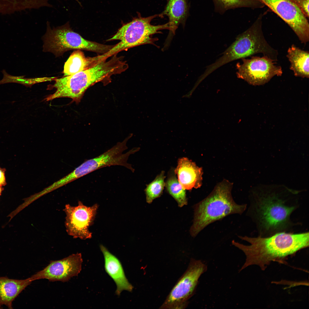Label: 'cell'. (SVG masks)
<instances>
[{
	"mask_svg": "<svg viewBox=\"0 0 309 309\" xmlns=\"http://www.w3.org/2000/svg\"><path fill=\"white\" fill-rule=\"evenodd\" d=\"M260 191L254 195L251 209L259 236L268 237L285 232L295 225L291 215L298 206L296 193Z\"/></svg>",
	"mask_w": 309,
	"mask_h": 309,
	"instance_id": "1",
	"label": "cell"
},
{
	"mask_svg": "<svg viewBox=\"0 0 309 309\" xmlns=\"http://www.w3.org/2000/svg\"><path fill=\"white\" fill-rule=\"evenodd\" d=\"M239 237L250 244L247 245L232 241V244L246 256L245 262L240 271L253 265L258 266L264 270L271 262L280 261L309 245L308 232L298 233L282 232L268 237Z\"/></svg>",
	"mask_w": 309,
	"mask_h": 309,
	"instance_id": "2",
	"label": "cell"
},
{
	"mask_svg": "<svg viewBox=\"0 0 309 309\" xmlns=\"http://www.w3.org/2000/svg\"><path fill=\"white\" fill-rule=\"evenodd\" d=\"M262 17L261 15L249 28L239 35L222 55L207 67L200 78L204 79L227 63L258 53H262L264 56L276 61L278 52L268 43L265 38L262 29Z\"/></svg>",
	"mask_w": 309,
	"mask_h": 309,
	"instance_id": "3",
	"label": "cell"
},
{
	"mask_svg": "<svg viewBox=\"0 0 309 309\" xmlns=\"http://www.w3.org/2000/svg\"><path fill=\"white\" fill-rule=\"evenodd\" d=\"M246 204L238 205L233 200L229 185L222 184L208 197L195 206L193 222L190 233L195 237L210 224L229 215L243 213Z\"/></svg>",
	"mask_w": 309,
	"mask_h": 309,
	"instance_id": "4",
	"label": "cell"
},
{
	"mask_svg": "<svg viewBox=\"0 0 309 309\" xmlns=\"http://www.w3.org/2000/svg\"><path fill=\"white\" fill-rule=\"evenodd\" d=\"M161 17L160 14H155L147 17L139 15L131 21L123 25L112 37L107 41L119 40L120 41L107 53L99 55L102 60L118 53L130 48L143 44H153L157 39L153 35L160 33V30L169 29L168 23L164 24L154 25L150 22L154 18Z\"/></svg>",
	"mask_w": 309,
	"mask_h": 309,
	"instance_id": "5",
	"label": "cell"
},
{
	"mask_svg": "<svg viewBox=\"0 0 309 309\" xmlns=\"http://www.w3.org/2000/svg\"><path fill=\"white\" fill-rule=\"evenodd\" d=\"M47 30L44 37L43 50L57 56L71 49L84 50L105 54L114 46L103 44L87 40L74 31L69 21L60 26L52 28L47 22Z\"/></svg>",
	"mask_w": 309,
	"mask_h": 309,
	"instance_id": "6",
	"label": "cell"
},
{
	"mask_svg": "<svg viewBox=\"0 0 309 309\" xmlns=\"http://www.w3.org/2000/svg\"><path fill=\"white\" fill-rule=\"evenodd\" d=\"M200 260L191 259L184 273L179 279L161 306V309L185 308L194 294L201 276L207 270Z\"/></svg>",
	"mask_w": 309,
	"mask_h": 309,
	"instance_id": "7",
	"label": "cell"
},
{
	"mask_svg": "<svg viewBox=\"0 0 309 309\" xmlns=\"http://www.w3.org/2000/svg\"><path fill=\"white\" fill-rule=\"evenodd\" d=\"M242 61L236 64L237 76L252 85H263L274 76L282 74L281 67L275 65V61L267 56L243 58Z\"/></svg>",
	"mask_w": 309,
	"mask_h": 309,
	"instance_id": "8",
	"label": "cell"
},
{
	"mask_svg": "<svg viewBox=\"0 0 309 309\" xmlns=\"http://www.w3.org/2000/svg\"><path fill=\"white\" fill-rule=\"evenodd\" d=\"M274 12L291 28L302 43L309 40V24L300 9L289 0H256Z\"/></svg>",
	"mask_w": 309,
	"mask_h": 309,
	"instance_id": "9",
	"label": "cell"
},
{
	"mask_svg": "<svg viewBox=\"0 0 309 309\" xmlns=\"http://www.w3.org/2000/svg\"><path fill=\"white\" fill-rule=\"evenodd\" d=\"M98 207L97 204L88 207L81 201L76 206L66 204L64 210L66 214L65 223L68 233L75 238H91L92 233L89 227L94 223Z\"/></svg>",
	"mask_w": 309,
	"mask_h": 309,
	"instance_id": "10",
	"label": "cell"
},
{
	"mask_svg": "<svg viewBox=\"0 0 309 309\" xmlns=\"http://www.w3.org/2000/svg\"><path fill=\"white\" fill-rule=\"evenodd\" d=\"M82 262L81 253L72 254L62 259L50 261L43 269L31 277L33 281L45 279L50 282H66L80 273Z\"/></svg>",
	"mask_w": 309,
	"mask_h": 309,
	"instance_id": "11",
	"label": "cell"
},
{
	"mask_svg": "<svg viewBox=\"0 0 309 309\" xmlns=\"http://www.w3.org/2000/svg\"><path fill=\"white\" fill-rule=\"evenodd\" d=\"M100 248L104 257L106 271L116 284V295H120L123 290L131 292L133 286L126 278L120 261L104 245H100Z\"/></svg>",
	"mask_w": 309,
	"mask_h": 309,
	"instance_id": "12",
	"label": "cell"
},
{
	"mask_svg": "<svg viewBox=\"0 0 309 309\" xmlns=\"http://www.w3.org/2000/svg\"><path fill=\"white\" fill-rule=\"evenodd\" d=\"M174 171L179 181L186 190L197 188L201 185V170L188 158L179 159Z\"/></svg>",
	"mask_w": 309,
	"mask_h": 309,
	"instance_id": "13",
	"label": "cell"
},
{
	"mask_svg": "<svg viewBox=\"0 0 309 309\" xmlns=\"http://www.w3.org/2000/svg\"><path fill=\"white\" fill-rule=\"evenodd\" d=\"M189 6L186 0H168L161 17L167 16L169 30L168 37L175 34L180 24L184 25L189 13Z\"/></svg>",
	"mask_w": 309,
	"mask_h": 309,
	"instance_id": "14",
	"label": "cell"
},
{
	"mask_svg": "<svg viewBox=\"0 0 309 309\" xmlns=\"http://www.w3.org/2000/svg\"><path fill=\"white\" fill-rule=\"evenodd\" d=\"M33 281L31 277L15 280L0 276V308L5 305L9 308H13V301Z\"/></svg>",
	"mask_w": 309,
	"mask_h": 309,
	"instance_id": "15",
	"label": "cell"
},
{
	"mask_svg": "<svg viewBox=\"0 0 309 309\" xmlns=\"http://www.w3.org/2000/svg\"><path fill=\"white\" fill-rule=\"evenodd\" d=\"M309 52L294 44L289 48L286 56L290 63V69L297 77L308 78Z\"/></svg>",
	"mask_w": 309,
	"mask_h": 309,
	"instance_id": "16",
	"label": "cell"
},
{
	"mask_svg": "<svg viewBox=\"0 0 309 309\" xmlns=\"http://www.w3.org/2000/svg\"><path fill=\"white\" fill-rule=\"evenodd\" d=\"M99 62L96 56L86 57L80 50L74 51L65 64L64 76L74 74L85 70Z\"/></svg>",
	"mask_w": 309,
	"mask_h": 309,
	"instance_id": "17",
	"label": "cell"
},
{
	"mask_svg": "<svg viewBox=\"0 0 309 309\" xmlns=\"http://www.w3.org/2000/svg\"><path fill=\"white\" fill-rule=\"evenodd\" d=\"M216 12L223 14L228 10L240 7L261 8L264 5L256 0H213Z\"/></svg>",
	"mask_w": 309,
	"mask_h": 309,
	"instance_id": "18",
	"label": "cell"
},
{
	"mask_svg": "<svg viewBox=\"0 0 309 309\" xmlns=\"http://www.w3.org/2000/svg\"><path fill=\"white\" fill-rule=\"evenodd\" d=\"M165 183L167 192L177 201L178 206L181 207L186 205V189L179 181L174 171L169 173Z\"/></svg>",
	"mask_w": 309,
	"mask_h": 309,
	"instance_id": "19",
	"label": "cell"
},
{
	"mask_svg": "<svg viewBox=\"0 0 309 309\" xmlns=\"http://www.w3.org/2000/svg\"><path fill=\"white\" fill-rule=\"evenodd\" d=\"M165 172L163 171L153 181L147 185L145 190L147 202L151 203L154 199L162 194L165 186Z\"/></svg>",
	"mask_w": 309,
	"mask_h": 309,
	"instance_id": "20",
	"label": "cell"
},
{
	"mask_svg": "<svg viewBox=\"0 0 309 309\" xmlns=\"http://www.w3.org/2000/svg\"><path fill=\"white\" fill-rule=\"evenodd\" d=\"M3 75V79L0 80V85L8 83H16L28 86L31 84V80L24 78L23 76H15L7 73L5 70L2 71Z\"/></svg>",
	"mask_w": 309,
	"mask_h": 309,
	"instance_id": "21",
	"label": "cell"
},
{
	"mask_svg": "<svg viewBox=\"0 0 309 309\" xmlns=\"http://www.w3.org/2000/svg\"><path fill=\"white\" fill-rule=\"evenodd\" d=\"M294 3L301 10L305 16L309 17V0H289Z\"/></svg>",
	"mask_w": 309,
	"mask_h": 309,
	"instance_id": "22",
	"label": "cell"
},
{
	"mask_svg": "<svg viewBox=\"0 0 309 309\" xmlns=\"http://www.w3.org/2000/svg\"><path fill=\"white\" fill-rule=\"evenodd\" d=\"M5 168H2L0 167V185L4 186L7 184L5 173L6 171Z\"/></svg>",
	"mask_w": 309,
	"mask_h": 309,
	"instance_id": "23",
	"label": "cell"
},
{
	"mask_svg": "<svg viewBox=\"0 0 309 309\" xmlns=\"http://www.w3.org/2000/svg\"><path fill=\"white\" fill-rule=\"evenodd\" d=\"M3 187L0 185V197L1 195L2 191L4 190V188Z\"/></svg>",
	"mask_w": 309,
	"mask_h": 309,
	"instance_id": "24",
	"label": "cell"
}]
</instances>
